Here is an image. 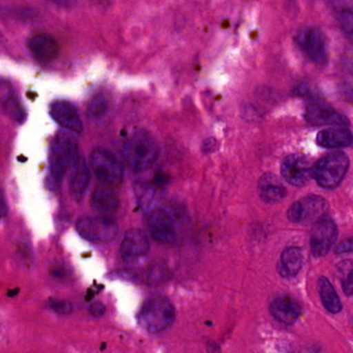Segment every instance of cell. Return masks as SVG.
Returning a JSON list of instances; mask_svg holds the SVG:
<instances>
[{"label": "cell", "instance_id": "obj_1", "mask_svg": "<svg viewBox=\"0 0 353 353\" xmlns=\"http://www.w3.org/2000/svg\"><path fill=\"white\" fill-rule=\"evenodd\" d=\"M159 144L152 134L141 130L134 132L123 147L124 161L134 173L146 171L159 159Z\"/></svg>", "mask_w": 353, "mask_h": 353}, {"label": "cell", "instance_id": "obj_2", "mask_svg": "<svg viewBox=\"0 0 353 353\" xmlns=\"http://www.w3.org/2000/svg\"><path fill=\"white\" fill-rule=\"evenodd\" d=\"M176 310L173 303L165 296H152L143 305L138 314L141 327L150 334H159L173 325Z\"/></svg>", "mask_w": 353, "mask_h": 353}, {"label": "cell", "instance_id": "obj_3", "mask_svg": "<svg viewBox=\"0 0 353 353\" xmlns=\"http://www.w3.org/2000/svg\"><path fill=\"white\" fill-rule=\"evenodd\" d=\"M78 159V147L76 141L68 134L60 132L52 141L50 147V175L56 183L63 180L68 170L72 169Z\"/></svg>", "mask_w": 353, "mask_h": 353}, {"label": "cell", "instance_id": "obj_4", "mask_svg": "<svg viewBox=\"0 0 353 353\" xmlns=\"http://www.w3.org/2000/svg\"><path fill=\"white\" fill-rule=\"evenodd\" d=\"M350 168V159L341 151L332 152L313 165V178L319 186L334 189L339 186Z\"/></svg>", "mask_w": 353, "mask_h": 353}, {"label": "cell", "instance_id": "obj_5", "mask_svg": "<svg viewBox=\"0 0 353 353\" xmlns=\"http://www.w3.org/2000/svg\"><path fill=\"white\" fill-rule=\"evenodd\" d=\"M77 232L85 240L105 243L114 240L118 234V224L109 217L81 218L76 225Z\"/></svg>", "mask_w": 353, "mask_h": 353}, {"label": "cell", "instance_id": "obj_6", "mask_svg": "<svg viewBox=\"0 0 353 353\" xmlns=\"http://www.w3.org/2000/svg\"><path fill=\"white\" fill-rule=\"evenodd\" d=\"M90 165L99 180L107 184H119L123 178V168L117 157L103 147L93 149Z\"/></svg>", "mask_w": 353, "mask_h": 353}, {"label": "cell", "instance_id": "obj_7", "mask_svg": "<svg viewBox=\"0 0 353 353\" xmlns=\"http://www.w3.org/2000/svg\"><path fill=\"white\" fill-rule=\"evenodd\" d=\"M296 41L303 53L313 63L319 66L327 63L329 54L327 50V39L321 29L316 27H306L298 33Z\"/></svg>", "mask_w": 353, "mask_h": 353}, {"label": "cell", "instance_id": "obj_8", "mask_svg": "<svg viewBox=\"0 0 353 353\" xmlns=\"http://www.w3.org/2000/svg\"><path fill=\"white\" fill-rule=\"evenodd\" d=\"M327 210V203L323 197L309 195L290 205L288 217L294 223H311L321 219Z\"/></svg>", "mask_w": 353, "mask_h": 353}, {"label": "cell", "instance_id": "obj_9", "mask_svg": "<svg viewBox=\"0 0 353 353\" xmlns=\"http://www.w3.org/2000/svg\"><path fill=\"white\" fill-rule=\"evenodd\" d=\"M338 238V228L331 218L314 222L310 236L311 252L315 257L325 256Z\"/></svg>", "mask_w": 353, "mask_h": 353}, {"label": "cell", "instance_id": "obj_10", "mask_svg": "<svg viewBox=\"0 0 353 353\" xmlns=\"http://www.w3.org/2000/svg\"><path fill=\"white\" fill-rule=\"evenodd\" d=\"M281 174L290 184L303 186L313 178V165L304 155H288L282 161Z\"/></svg>", "mask_w": 353, "mask_h": 353}, {"label": "cell", "instance_id": "obj_11", "mask_svg": "<svg viewBox=\"0 0 353 353\" xmlns=\"http://www.w3.org/2000/svg\"><path fill=\"white\" fill-rule=\"evenodd\" d=\"M305 119L315 126H346L350 124L347 117L321 101H311L307 105Z\"/></svg>", "mask_w": 353, "mask_h": 353}, {"label": "cell", "instance_id": "obj_12", "mask_svg": "<svg viewBox=\"0 0 353 353\" xmlns=\"http://www.w3.org/2000/svg\"><path fill=\"white\" fill-rule=\"evenodd\" d=\"M148 230L157 242L170 244L176 239V228L173 219L168 212L163 209H155L148 217Z\"/></svg>", "mask_w": 353, "mask_h": 353}, {"label": "cell", "instance_id": "obj_13", "mask_svg": "<svg viewBox=\"0 0 353 353\" xmlns=\"http://www.w3.org/2000/svg\"><path fill=\"white\" fill-rule=\"evenodd\" d=\"M150 249V243L146 234L138 228H132L124 234L120 246L122 259L128 263L144 257Z\"/></svg>", "mask_w": 353, "mask_h": 353}, {"label": "cell", "instance_id": "obj_14", "mask_svg": "<svg viewBox=\"0 0 353 353\" xmlns=\"http://www.w3.org/2000/svg\"><path fill=\"white\" fill-rule=\"evenodd\" d=\"M50 115L56 123L65 130L81 134L83 132V122L79 115L78 110L70 101H54L50 105Z\"/></svg>", "mask_w": 353, "mask_h": 353}, {"label": "cell", "instance_id": "obj_15", "mask_svg": "<svg viewBox=\"0 0 353 353\" xmlns=\"http://www.w3.org/2000/svg\"><path fill=\"white\" fill-rule=\"evenodd\" d=\"M28 49L35 59L41 63H49L57 58L59 45L53 37L39 33L31 37L28 41Z\"/></svg>", "mask_w": 353, "mask_h": 353}, {"label": "cell", "instance_id": "obj_16", "mask_svg": "<svg viewBox=\"0 0 353 353\" xmlns=\"http://www.w3.org/2000/svg\"><path fill=\"white\" fill-rule=\"evenodd\" d=\"M90 182V171L84 157H78L74 165L70 169V192L72 199L81 203L84 199L85 193Z\"/></svg>", "mask_w": 353, "mask_h": 353}, {"label": "cell", "instance_id": "obj_17", "mask_svg": "<svg viewBox=\"0 0 353 353\" xmlns=\"http://www.w3.org/2000/svg\"><path fill=\"white\" fill-rule=\"evenodd\" d=\"M270 312L274 319L284 325H294L302 313L300 304L288 296H278L270 306Z\"/></svg>", "mask_w": 353, "mask_h": 353}, {"label": "cell", "instance_id": "obj_18", "mask_svg": "<svg viewBox=\"0 0 353 353\" xmlns=\"http://www.w3.org/2000/svg\"><path fill=\"white\" fill-rule=\"evenodd\" d=\"M0 105L6 115L17 123L22 124L26 119V112L8 81H0Z\"/></svg>", "mask_w": 353, "mask_h": 353}, {"label": "cell", "instance_id": "obj_19", "mask_svg": "<svg viewBox=\"0 0 353 353\" xmlns=\"http://www.w3.org/2000/svg\"><path fill=\"white\" fill-rule=\"evenodd\" d=\"M316 142L323 148H345L353 144V134L348 128L335 126L319 132Z\"/></svg>", "mask_w": 353, "mask_h": 353}, {"label": "cell", "instance_id": "obj_20", "mask_svg": "<svg viewBox=\"0 0 353 353\" xmlns=\"http://www.w3.org/2000/svg\"><path fill=\"white\" fill-rule=\"evenodd\" d=\"M259 193L265 203H278L286 196V188L277 176L267 173L259 179Z\"/></svg>", "mask_w": 353, "mask_h": 353}, {"label": "cell", "instance_id": "obj_21", "mask_svg": "<svg viewBox=\"0 0 353 353\" xmlns=\"http://www.w3.org/2000/svg\"><path fill=\"white\" fill-rule=\"evenodd\" d=\"M304 263L302 250L298 247H288L282 252L278 263V272L282 277H294L300 273Z\"/></svg>", "mask_w": 353, "mask_h": 353}, {"label": "cell", "instance_id": "obj_22", "mask_svg": "<svg viewBox=\"0 0 353 353\" xmlns=\"http://www.w3.org/2000/svg\"><path fill=\"white\" fill-rule=\"evenodd\" d=\"M91 207L99 213L109 214L117 211L120 199L115 191L108 187H97L91 195Z\"/></svg>", "mask_w": 353, "mask_h": 353}, {"label": "cell", "instance_id": "obj_23", "mask_svg": "<svg viewBox=\"0 0 353 353\" xmlns=\"http://www.w3.org/2000/svg\"><path fill=\"white\" fill-rule=\"evenodd\" d=\"M317 288H319V296H321V302L325 308L333 314L341 312V301H340L339 296H338L333 284L327 280V278L321 276L319 279Z\"/></svg>", "mask_w": 353, "mask_h": 353}, {"label": "cell", "instance_id": "obj_24", "mask_svg": "<svg viewBox=\"0 0 353 353\" xmlns=\"http://www.w3.org/2000/svg\"><path fill=\"white\" fill-rule=\"evenodd\" d=\"M337 271L344 294L347 296H353V261H342L338 265Z\"/></svg>", "mask_w": 353, "mask_h": 353}, {"label": "cell", "instance_id": "obj_25", "mask_svg": "<svg viewBox=\"0 0 353 353\" xmlns=\"http://www.w3.org/2000/svg\"><path fill=\"white\" fill-rule=\"evenodd\" d=\"M109 111V101L103 94H97L92 97L88 105V114L95 120L105 117Z\"/></svg>", "mask_w": 353, "mask_h": 353}, {"label": "cell", "instance_id": "obj_26", "mask_svg": "<svg viewBox=\"0 0 353 353\" xmlns=\"http://www.w3.org/2000/svg\"><path fill=\"white\" fill-rule=\"evenodd\" d=\"M337 20L340 28L353 43V10L343 8L337 12Z\"/></svg>", "mask_w": 353, "mask_h": 353}, {"label": "cell", "instance_id": "obj_27", "mask_svg": "<svg viewBox=\"0 0 353 353\" xmlns=\"http://www.w3.org/2000/svg\"><path fill=\"white\" fill-rule=\"evenodd\" d=\"M49 307L52 310L59 313V314H68V313H70V311H72V305H70V303L63 300L52 299V300L49 301Z\"/></svg>", "mask_w": 353, "mask_h": 353}, {"label": "cell", "instance_id": "obj_28", "mask_svg": "<svg viewBox=\"0 0 353 353\" xmlns=\"http://www.w3.org/2000/svg\"><path fill=\"white\" fill-rule=\"evenodd\" d=\"M137 192H138L139 201L143 203V207H148L151 205V201L153 199V190L150 187L144 185V186H141Z\"/></svg>", "mask_w": 353, "mask_h": 353}, {"label": "cell", "instance_id": "obj_29", "mask_svg": "<svg viewBox=\"0 0 353 353\" xmlns=\"http://www.w3.org/2000/svg\"><path fill=\"white\" fill-rule=\"evenodd\" d=\"M336 252L342 254V253L353 252V238L343 241L336 249Z\"/></svg>", "mask_w": 353, "mask_h": 353}, {"label": "cell", "instance_id": "obj_30", "mask_svg": "<svg viewBox=\"0 0 353 353\" xmlns=\"http://www.w3.org/2000/svg\"><path fill=\"white\" fill-rule=\"evenodd\" d=\"M90 313L94 316L101 317L103 316L105 313V306L101 302L94 303V304L91 305Z\"/></svg>", "mask_w": 353, "mask_h": 353}, {"label": "cell", "instance_id": "obj_31", "mask_svg": "<svg viewBox=\"0 0 353 353\" xmlns=\"http://www.w3.org/2000/svg\"><path fill=\"white\" fill-rule=\"evenodd\" d=\"M217 141H216L215 139H207V140L203 143V152H213V151L216 150V148H217Z\"/></svg>", "mask_w": 353, "mask_h": 353}, {"label": "cell", "instance_id": "obj_32", "mask_svg": "<svg viewBox=\"0 0 353 353\" xmlns=\"http://www.w3.org/2000/svg\"><path fill=\"white\" fill-rule=\"evenodd\" d=\"M8 213V205H6V199H4L3 193L0 190V219L3 218Z\"/></svg>", "mask_w": 353, "mask_h": 353}, {"label": "cell", "instance_id": "obj_33", "mask_svg": "<svg viewBox=\"0 0 353 353\" xmlns=\"http://www.w3.org/2000/svg\"><path fill=\"white\" fill-rule=\"evenodd\" d=\"M49 1L56 4V6L68 8V6H72L77 0H49Z\"/></svg>", "mask_w": 353, "mask_h": 353}]
</instances>
